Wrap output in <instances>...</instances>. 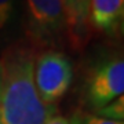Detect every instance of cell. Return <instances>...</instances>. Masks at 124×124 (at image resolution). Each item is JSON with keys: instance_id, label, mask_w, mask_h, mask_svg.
<instances>
[{"instance_id": "cell-1", "label": "cell", "mask_w": 124, "mask_h": 124, "mask_svg": "<svg viewBox=\"0 0 124 124\" xmlns=\"http://www.w3.org/2000/svg\"><path fill=\"white\" fill-rule=\"evenodd\" d=\"M1 63L4 88L0 99V124H44L54 108L44 103L37 94L31 51L10 50Z\"/></svg>"}, {"instance_id": "cell-2", "label": "cell", "mask_w": 124, "mask_h": 124, "mask_svg": "<svg viewBox=\"0 0 124 124\" xmlns=\"http://www.w3.org/2000/svg\"><path fill=\"white\" fill-rule=\"evenodd\" d=\"M73 70L69 58L62 53L47 51L41 54L33 68V80L41 101L51 105L66 94L70 87Z\"/></svg>"}, {"instance_id": "cell-3", "label": "cell", "mask_w": 124, "mask_h": 124, "mask_svg": "<svg viewBox=\"0 0 124 124\" xmlns=\"http://www.w3.org/2000/svg\"><path fill=\"white\" fill-rule=\"evenodd\" d=\"M124 91V62L113 59L94 72L87 85V99L94 109H102Z\"/></svg>"}, {"instance_id": "cell-4", "label": "cell", "mask_w": 124, "mask_h": 124, "mask_svg": "<svg viewBox=\"0 0 124 124\" xmlns=\"http://www.w3.org/2000/svg\"><path fill=\"white\" fill-rule=\"evenodd\" d=\"M90 1L65 0L63 7V33L72 48L81 50L90 40L91 23L88 18Z\"/></svg>"}, {"instance_id": "cell-5", "label": "cell", "mask_w": 124, "mask_h": 124, "mask_svg": "<svg viewBox=\"0 0 124 124\" xmlns=\"http://www.w3.org/2000/svg\"><path fill=\"white\" fill-rule=\"evenodd\" d=\"M65 0H29L26 1L31 25L39 35H55L63 31Z\"/></svg>"}, {"instance_id": "cell-6", "label": "cell", "mask_w": 124, "mask_h": 124, "mask_svg": "<svg viewBox=\"0 0 124 124\" xmlns=\"http://www.w3.org/2000/svg\"><path fill=\"white\" fill-rule=\"evenodd\" d=\"M124 14L123 0H93L90 1L88 18L91 26L103 33L117 31Z\"/></svg>"}, {"instance_id": "cell-7", "label": "cell", "mask_w": 124, "mask_h": 124, "mask_svg": "<svg viewBox=\"0 0 124 124\" xmlns=\"http://www.w3.org/2000/svg\"><path fill=\"white\" fill-rule=\"evenodd\" d=\"M98 116L102 119L112 120V121H121L124 120V97L116 98L115 101H112L110 103H108L106 106H103L102 109L97 110Z\"/></svg>"}, {"instance_id": "cell-8", "label": "cell", "mask_w": 124, "mask_h": 124, "mask_svg": "<svg viewBox=\"0 0 124 124\" xmlns=\"http://www.w3.org/2000/svg\"><path fill=\"white\" fill-rule=\"evenodd\" d=\"M13 11H14L13 1L0 0V29L4 28V25L10 21V18L13 15Z\"/></svg>"}, {"instance_id": "cell-9", "label": "cell", "mask_w": 124, "mask_h": 124, "mask_svg": "<svg viewBox=\"0 0 124 124\" xmlns=\"http://www.w3.org/2000/svg\"><path fill=\"white\" fill-rule=\"evenodd\" d=\"M80 124H123L121 121H112V120L102 119L97 115H85L83 117H79Z\"/></svg>"}, {"instance_id": "cell-10", "label": "cell", "mask_w": 124, "mask_h": 124, "mask_svg": "<svg viewBox=\"0 0 124 124\" xmlns=\"http://www.w3.org/2000/svg\"><path fill=\"white\" fill-rule=\"evenodd\" d=\"M44 124H70L69 120L65 119L63 116H59V115H51L47 117V120L44 121Z\"/></svg>"}, {"instance_id": "cell-11", "label": "cell", "mask_w": 124, "mask_h": 124, "mask_svg": "<svg viewBox=\"0 0 124 124\" xmlns=\"http://www.w3.org/2000/svg\"><path fill=\"white\" fill-rule=\"evenodd\" d=\"M3 88H4V70H3V63L0 61V99L3 95Z\"/></svg>"}, {"instance_id": "cell-12", "label": "cell", "mask_w": 124, "mask_h": 124, "mask_svg": "<svg viewBox=\"0 0 124 124\" xmlns=\"http://www.w3.org/2000/svg\"><path fill=\"white\" fill-rule=\"evenodd\" d=\"M70 124H80V120H79V116H73L70 120H69Z\"/></svg>"}]
</instances>
